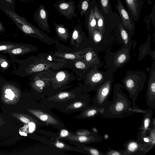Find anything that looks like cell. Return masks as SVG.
<instances>
[{
  "label": "cell",
  "instance_id": "6da1fadb",
  "mask_svg": "<svg viewBox=\"0 0 155 155\" xmlns=\"http://www.w3.org/2000/svg\"><path fill=\"white\" fill-rule=\"evenodd\" d=\"M131 103L122 92H114L112 100L108 101L101 115L109 118L124 117L131 113Z\"/></svg>",
  "mask_w": 155,
  "mask_h": 155
},
{
  "label": "cell",
  "instance_id": "7a4b0ae2",
  "mask_svg": "<svg viewBox=\"0 0 155 155\" xmlns=\"http://www.w3.org/2000/svg\"><path fill=\"white\" fill-rule=\"evenodd\" d=\"M12 21L24 34L36 38L48 44L54 43L52 39L28 21L25 17L17 14L13 17Z\"/></svg>",
  "mask_w": 155,
  "mask_h": 155
},
{
  "label": "cell",
  "instance_id": "3957f363",
  "mask_svg": "<svg viewBox=\"0 0 155 155\" xmlns=\"http://www.w3.org/2000/svg\"><path fill=\"white\" fill-rule=\"evenodd\" d=\"M74 0H60L54 4L56 10L60 16H63L68 19L72 20L74 17H76V7Z\"/></svg>",
  "mask_w": 155,
  "mask_h": 155
},
{
  "label": "cell",
  "instance_id": "277c9868",
  "mask_svg": "<svg viewBox=\"0 0 155 155\" xmlns=\"http://www.w3.org/2000/svg\"><path fill=\"white\" fill-rule=\"evenodd\" d=\"M49 12L45 6L42 4L40 5L37 11L34 13L33 18L38 27L47 33L50 32L48 23Z\"/></svg>",
  "mask_w": 155,
  "mask_h": 155
},
{
  "label": "cell",
  "instance_id": "5b68a950",
  "mask_svg": "<svg viewBox=\"0 0 155 155\" xmlns=\"http://www.w3.org/2000/svg\"><path fill=\"white\" fill-rule=\"evenodd\" d=\"M110 87L107 84L98 89L94 99V106L98 108H103L108 101Z\"/></svg>",
  "mask_w": 155,
  "mask_h": 155
},
{
  "label": "cell",
  "instance_id": "8992f818",
  "mask_svg": "<svg viewBox=\"0 0 155 155\" xmlns=\"http://www.w3.org/2000/svg\"><path fill=\"white\" fill-rule=\"evenodd\" d=\"M124 149L123 150V155H133L138 152H147V146L138 140H128L124 145Z\"/></svg>",
  "mask_w": 155,
  "mask_h": 155
},
{
  "label": "cell",
  "instance_id": "52a82bcc",
  "mask_svg": "<svg viewBox=\"0 0 155 155\" xmlns=\"http://www.w3.org/2000/svg\"><path fill=\"white\" fill-rule=\"evenodd\" d=\"M129 12L135 21L139 19L141 7V0H124Z\"/></svg>",
  "mask_w": 155,
  "mask_h": 155
},
{
  "label": "cell",
  "instance_id": "ba28073f",
  "mask_svg": "<svg viewBox=\"0 0 155 155\" xmlns=\"http://www.w3.org/2000/svg\"><path fill=\"white\" fill-rule=\"evenodd\" d=\"M117 5H115L122 19V24L128 28H131L133 25L132 20L120 0H117Z\"/></svg>",
  "mask_w": 155,
  "mask_h": 155
},
{
  "label": "cell",
  "instance_id": "9c48e42d",
  "mask_svg": "<svg viewBox=\"0 0 155 155\" xmlns=\"http://www.w3.org/2000/svg\"><path fill=\"white\" fill-rule=\"evenodd\" d=\"M85 17V23L86 26L89 33L92 34L97 25L96 20L93 6L91 3L88 12Z\"/></svg>",
  "mask_w": 155,
  "mask_h": 155
},
{
  "label": "cell",
  "instance_id": "30bf717a",
  "mask_svg": "<svg viewBox=\"0 0 155 155\" xmlns=\"http://www.w3.org/2000/svg\"><path fill=\"white\" fill-rule=\"evenodd\" d=\"M152 111L151 110H147L143 113V119L142 126L140 128H139L141 131L140 135H145L146 131L149 128L151 122L153 121L152 118Z\"/></svg>",
  "mask_w": 155,
  "mask_h": 155
},
{
  "label": "cell",
  "instance_id": "8fae6325",
  "mask_svg": "<svg viewBox=\"0 0 155 155\" xmlns=\"http://www.w3.org/2000/svg\"><path fill=\"white\" fill-rule=\"evenodd\" d=\"M59 65L49 61L40 62L33 65L30 68V72L35 73L50 69L51 68L59 67Z\"/></svg>",
  "mask_w": 155,
  "mask_h": 155
},
{
  "label": "cell",
  "instance_id": "7c38bea8",
  "mask_svg": "<svg viewBox=\"0 0 155 155\" xmlns=\"http://www.w3.org/2000/svg\"><path fill=\"white\" fill-rule=\"evenodd\" d=\"M55 29L57 35L63 40H66L68 38L69 33L68 30L63 24L54 23Z\"/></svg>",
  "mask_w": 155,
  "mask_h": 155
},
{
  "label": "cell",
  "instance_id": "4fadbf2b",
  "mask_svg": "<svg viewBox=\"0 0 155 155\" xmlns=\"http://www.w3.org/2000/svg\"><path fill=\"white\" fill-rule=\"evenodd\" d=\"M30 111L32 114L42 121L51 124H54L56 122V120L52 117L41 111L31 110Z\"/></svg>",
  "mask_w": 155,
  "mask_h": 155
},
{
  "label": "cell",
  "instance_id": "5bb4252c",
  "mask_svg": "<svg viewBox=\"0 0 155 155\" xmlns=\"http://www.w3.org/2000/svg\"><path fill=\"white\" fill-rule=\"evenodd\" d=\"M91 4L93 6L95 16L96 20L97 27L99 30H101L104 26V18L98 8L94 6L92 2Z\"/></svg>",
  "mask_w": 155,
  "mask_h": 155
},
{
  "label": "cell",
  "instance_id": "9a60e30c",
  "mask_svg": "<svg viewBox=\"0 0 155 155\" xmlns=\"http://www.w3.org/2000/svg\"><path fill=\"white\" fill-rule=\"evenodd\" d=\"M78 10L80 11L81 16L86 15L90 6L91 0H78Z\"/></svg>",
  "mask_w": 155,
  "mask_h": 155
},
{
  "label": "cell",
  "instance_id": "2e32d148",
  "mask_svg": "<svg viewBox=\"0 0 155 155\" xmlns=\"http://www.w3.org/2000/svg\"><path fill=\"white\" fill-rule=\"evenodd\" d=\"M82 33L81 25L80 24L74 28L72 33L71 45L73 44L74 41L78 44L80 43V39L82 38Z\"/></svg>",
  "mask_w": 155,
  "mask_h": 155
},
{
  "label": "cell",
  "instance_id": "e0dca14e",
  "mask_svg": "<svg viewBox=\"0 0 155 155\" xmlns=\"http://www.w3.org/2000/svg\"><path fill=\"white\" fill-rule=\"evenodd\" d=\"M16 4L14 0H0V8L2 11L15 12Z\"/></svg>",
  "mask_w": 155,
  "mask_h": 155
},
{
  "label": "cell",
  "instance_id": "ac0fdd59",
  "mask_svg": "<svg viewBox=\"0 0 155 155\" xmlns=\"http://www.w3.org/2000/svg\"><path fill=\"white\" fill-rule=\"evenodd\" d=\"M69 75L66 71H60L56 74L55 81L58 84H63L67 81L69 79Z\"/></svg>",
  "mask_w": 155,
  "mask_h": 155
},
{
  "label": "cell",
  "instance_id": "d6986e66",
  "mask_svg": "<svg viewBox=\"0 0 155 155\" xmlns=\"http://www.w3.org/2000/svg\"><path fill=\"white\" fill-rule=\"evenodd\" d=\"M58 56L67 59L74 60L80 59L81 57L80 55V51L73 53L59 54L56 55Z\"/></svg>",
  "mask_w": 155,
  "mask_h": 155
},
{
  "label": "cell",
  "instance_id": "ffe728a7",
  "mask_svg": "<svg viewBox=\"0 0 155 155\" xmlns=\"http://www.w3.org/2000/svg\"><path fill=\"white\" fill-rule=\"evenodd\" d=\"M101 9L106 15H108L111 10L110 0H98Z\"/></svg>",
  "mask_w": 155,
  "mask_h": 155
},
{
  "label": "cell",
  "instance_id": "44dd1931",
  "mask_svg": "<svg viewBox=\"0 0 155 155\" xmlns=\"http://www.w3.org/2000/svg\"><path fill=\"white\" fill-rule=\"evenodd\" d=\"M44 80L40 78L36 79L34 82L35 86L38 88L42 89L45 85V83Z\"/></svg>",
  "mask_w": 155,
  "mask_h": 155
},
{
  "label": "cell",
  "instance_id": "7402d4cb",
  "mask_svg": "<svg viewBox=\"0 0 155 155\" xmlns=\"http://www.w3.org/2000/svg\"><path fill=\"white\" fill-rule=\"evenodd\" d=\"M102 75L100 73L94 74L91 78V81L94 83H97L100 81L102 78Z\"/></svg>",
  "mask_w": 155,
  "mask_h": 155
},
{
  "label": "cell",
  "instance_id": "603a6c76",
  "mask_svg": "<svg viewBox=\"0 0 155 155\" xmlns=\"http://www.w3.org/2000/svg\"><path fill=\"white\" fill-rule=\"evenodd\" d=\"M106 155H123V150L117 151L116 150H109L105 153Z\"/></svg>",
  "mask_w": 155,
  "mask_h": 155
},
{
  "label": "cell",
  "instance_id": "cb8c5ba5",
  "mask_svg": "<svg viewBox=\"0 0 155 155\" xmlns=\"http://www.w3.org/2000/svg\"><path fill=\"white\" fill-rule=\"evenodd\" d=\"M120 33L121 37L126 42H127V40L128 38V35L127 31L122 27L121 25L120 28Z\"/></svg>",
  "mask_w": 155,
  "mask_h": 155
},
{
  "label": "cell",
  "instance_id": "d4e9b609",
  "mask_svg": "<svg viewBox=\"0 0 155 155\" xmlns=\"http://www.w3.org/2000/svg\"><path fill=\"white\" fill-rule=\"evenodd\" d=\"M75 65V67L78 69H84L86 68L85 64L81 61L80 60L76 61Z\"/></svg>",
  "mask_w": 155,
  "mask_h": 155
},
{
  "label": "cell",
  "instance_id": "484cf974",
  "mask_svg": "<svg viewBox=\"0 0 155 155\" xmlns=\"http://www.w3.org/2000/svg\"><path fill=\"white\" fill-rule=\"evenodd\" d=\"M30 50V49H29L24 50ZM24 50H23V49H22L21 48H17L12 49L11 51V52L13 54H18L22 53L24 51Z\"/></svg>",
  "mask_w": 155,
  "mask_h": 155
},
{
  "label": "cell",
  "instance_id": "4316f807",
  "mask_svg": "<svg viewBox=\"0 0 155 155\" xmlns=\"http://www.w3.org/2000/svg\"><path fill=\"white\" fill-rule=\"evenodd\" d=\"M70 95V94L67 92H61L58 95V97L60 99H63L68 97Z\"/></svg>",
  "mask_w": 155,
  "mask_h": 155
},
{
  "label": "cell",
  "instance_id": "83f0119b",
  "mask_svg": "<svg viewBox=\"0 0 155 155\" xmlns=\"http://www.w3.org/2000/svg\"><path fill=\"white\" fill-rule=\"evenodd\" d=\"M93 33L94 34V37L95 40L97 41H99L101 39V38L96 29L94 30Z\"/></svg>",
  "mask_w": 155,
  "mask_h": 155
},
{
  "label": "cell",
  "instance_id": "f1b7e54d",
  "mask_svg": "<svg viewBox=\"0 0 155 155\" xmlns=\"http://www.w3.org/2000/svg\"><path fill=\"white\" fill-rule=\"evenodd\" d=\"M126 56L124 54L120 55L117 59L118 62L120 63H123L126 60Z\"/></svg>",
  "mask_w": 155,
  "mask_h": 155
},
{
  "label": "cell",
  "instance_id": "f546056e",
  "mask_svg": "<svg viewBox=\"0 0 155 155\" xmlns=\"http://www.w3.org/2000/svg\"><path fill=\"white\" fill-rule=\"evenodd\" d=\"M92 57V54L91 52H87L85 54V58L86 61L87 62L90 61Z\"/></svg>",
  "mask_w": 155,
  "mask_h": 155
},
{
  "label": "cell",
  "instance_id": "4dcf8cb0",
  "mask_svg": "<svg viewBox=\"0 0 155 155\" xmlns=\"http://www.w3.org/2000/svg\"><path fill=\"white\" fill-rule=\"evenodd\" d=\"M14 47L12 45H0V51L5 50Z\"/></svg>",
  "mask_w": 155,
  "mask_h": 155
},
{
  "label": "cell",
  "instance_id": "1f68e13d",
  "mask_svg": "<svg viewBox=\"0 0 155 155\" xmlns=\"http://www.w3.org/2000/svg\"><path fill=\"white\" fill-rule=\"evenodd\" d=\"M69 134L68 131L65 130H63L61 132L60 135L61 137H64L67 136Z\"/></svg>",
  "mask_w": 155,
  "mask_h": 155
},
{
  "label": "cell",
  "instance_id": "d6a6232c",
  "mask_svg": "<svg viewBox=\"0 0 155 155\" xmlns=\"http://www.w3.org/2000/svg\"><path fill=\"white\" fill-rule=\"evenodd\" d=\"M83 104L81 102H76L73 104V107L75 108H78L81 107Z\"/></svg>",
  "mask_w": 155,
  "mask_h": 155
},
{
  "label": "cell",
  "instance_id": "836d02e7",
  "mask_svg": "<svg viewBox=\"0 0 155 155\" xmlns=\"http://www.w3.org/2000/svg\"><path fill=\"white\" fill-rule=\"evenodd\" d=\"M20 120L25 124H28L30 122V120L29 119L24 117H21L20 118Z\"/></svg>",
  "mask_w": 155,
  "mask_h": 155
},
{
  "label": "cell",
  "instance_id": "e575fe53",
  "mask_svg": "<svg viewBox=\"0 0 155 155\" xmlns=\"http://www.w3.org/2000/svg\"><path fill=\"white\" fill-rule=\"evenodd\" d=\"M29 131L30 132H32L34 129L35 125L32 122L30 123L29 124Z\"/></svg>",
  "mask_w": 155,
  "mask_h": 155
},
{
  "label": "cell",
  "instance_id": "d590c367",
  "mask_svg": "<svg viewBox=\"0 0 155 155\" xmlns=\"http://www.w3.org/2000/svg\"><path fill=\"white\" fill-rule=\"evenodd\" d=\"M56 146L57 147L61 148L64 147V144L62 143L57 142L56 143Z\"/></svg>",
  "mask_w": 155,
  "mask_h": 155
},
{
  "label": "cell",
  "instance_id": "8d00e7d4",
  "mask_svg": "<svg viewBox=\"0 0 155 155\" xmlns=\"http://www.w3.org/2000/svg\"><path fill=\"white\" fill-rule=\"evenodd\" d=\"M21 2L23 3H33L35 0H19Z\"/></svg>",
  "mask_w": 155,
  "mask_h": 155
},
{
  "label": "cell",
  "instance_id": "74e56055",
  "mask_svg": "<svg viewBox=\"0 0 155 155\" xmlns=\"http://www.w3.org/2000/svg\"><path fill=\"white\" fill-rule=\"evenodd\" d=\"M5 31V29L2 23L0 21V32H3Z\"/></svg>",
  "mask_w": 155,
  "mask_h": 155
},
{
  "label": "cell",
  "instance_id": "f35d334b",
  "mask_svg": "<svg viewBox=\"0 0 155 155\" xmlns=\"http://www.w3.org/2000/svg\"><path fill=\"white\" fill-rule=\"evenodd\" d=\"M12 90L10 89H8L5 91V93L7 94H9L12 92Z\"/></svg>",
  "mask_w": 155,
  "mask_h": 155
},
{
  "label": "cell",
  "instance_id": "ab89813d",
  "mask_svg": "<svg viewBox=\"0 0 155 155\" xmlns=\"http://www.w3.org/2000/svg\"><path fill=\"white\" fill-rule=\"evenodd\" d=\"M8 64V63L4 61L1 64V66L2 67L5 68L7 66Z\"/></svg>",
  "mask_w": 155,
  "mask_h": 155
},
{
  "label": "cell",
  "instance_id": "60d3db41",
  "mask_svg": "<svg viewBox=\"0 0 155 155\" xmlns=\"http://www.w3.org/2000/svg\"><path fill=\"white\" fill-rule=\"evenodd\" d=\"M5 97L6 98H8L11 100H12L13 99V98L11 96L6 94L5 95Z\"/></svg>",
  "mask_w": 155,
  "mask_h": 155
},
{
  "label": "cell",
  "instance_id": "b9f144b4",
  "mask_svg": "<svg viewBox=\"0 0 155 155\" xmlns=\"http://www.w3.org/2000/svg\"><path fill=\"white\" fill-rule=\"evenodd\" d=\"M8 95L10 96L13 98H14L15 96V94H14V93L13 92H12V93H11L10 94H8Z\"/></svg>",
  "mask_w": 155,
  "mask_h": 155
},
{
  "label": "cell",
  "instance_id": "7bdbcfd3",
  "mask_svg": "<svg viewBox=\"0 0 155 155\" xmlns=\"http://www.w3.org/2000/svg\"><path fill=\"white\" fill-rule=\"evenodd\" d=\"M20 134L21 135H24V136H26L27 134L23 132H19Z\"/></svg>",
  "mask_w": 155,
  "mask_h": 155
},
{
  "label": "cell",
  "instance_id": "ee69618b",
  "mask_svg": "<svg viewBox=\"0 0 155 155\" xmlns=\"http://www.w3.org/2000/svg\"><path fill=\"white\" fill-rule=\"evenodd\" d=\"M104 138L107 139L108 138V136L106 134L104 136Z\"/></svg>",
  "mask_w": 155,
  "mask_h": 155
}]
</instances>
